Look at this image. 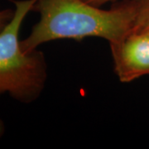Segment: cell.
Masks as SVG:
<instances>
[{
	"label": "cell",
	"mask_w": 149,
	"mask_h": 149,
	"mask_svg": "<svg viewBox=\"0 0 149 149\" xmlns=\"http://www.w3.org/2000/svg\"><path fill=\"white\" fill-rule=\"evenodd\" d=\"M14 9H1L0 8V32H2L5 27L11 22L14 16Z\"/></svg>",
	"instance_id": "cell-5"
},
{
	"label": "cell",
	"mask_w": 149,
	"mask_h": 149,
	"mask_svg": "<svg viewBox=\"0 0 149 149\" xmlns=\"http://www.w3.org/2000/svg\"><path fill=\"white\" fill-rule=\"evenodd\" d=\"M136 18L133 32H149V0H133Z\"/></svg>",
	"instance_id": "cell-4"
},
{
	"label": "cell",
	"mask_w": 149,
	"mask_h": 149,
	"mask_svg": "<svg viewBox=\"0 0 149 149\" xmlns=\"http://www.w3.org/2000/svg\"><path fill=\"white\" fill-rule=\"evenodd\" d=\"M85 1L89 3H91V4H93V5L100 7L103 4L109 3V2H111V1H113V0H85Z\"/></svg>",
	"instance_id": "cell-6"
},
{
	"label": "cell",
	"mask_w": 149,
	"mask_h": 149,
	"mask_svg": "<svg viewBox=\"0 0 149 149\" xmlns=\"http://www.w3.org/2000/svg\"><path fill=\"white\" fill-rule=\"evenodd\" d=\"M109 45L114 71L121 82L149 74V32H132Z\"/></svg>",
	"instance_id": "cell-3"
},
{
	"label": "cell",
	"mask_w": 149,
	"mask_h": 149,
	"mask_svg": "<svg viewBox=\"0 0 149 149\" xmlns=\"http://www.w3.org/2000/svg\"><path fill=\"white\" fill-rule=\"evenodd\" d=\"M4 132H5V125H4L3 121L0 118V139L4 134Z\"/></svg>",
	"instance_id": "cell-7"
},
{
	"label": "cell",
	"mask_w": 149,
	"mask_h": 149,
	"mask_svg": "<svg viewBox=\"0 0 149 149\" xmlns=\"http://www.w3.org/2000/svg\"><path fill=\"white\" fill-rule=\"evenodd\" d=\"M37 0L14 1L15 13L0 32V96L8 94L29 104L41 95L47 79V65L42 52H22L19 32L22 22Z\"/></svg>",
	"instance_id": "cell-2"
},
{
	"label": "cell",
	"mask_w": 149,
	"mask_h": 149,
	"mask_svg": "<svg viewBox=\"0 0 149 149\" xmlns=\"http://www.w3.org/2000/svg\"><path fill=\"white\" fill-rule=\"evenodd\" d=\"M32 11L39 13L40 19L29 36L20 42L25 53L43 43L60 39L81 41L95 37L109 44L118 42L133 32L136 18L133 0L108 10L85 0H37Z\"/></svg>",
	"instance_id": "cell-1"
}]
</instances>
